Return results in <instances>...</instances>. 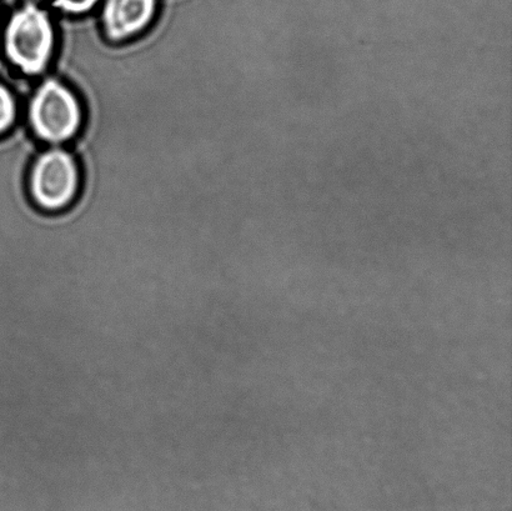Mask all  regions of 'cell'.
Masks as SVG:
<instances>
[{
  "label": "cell",
  "instance_id": "1",
  "mask_svg": "<svg viewBox=\"0 0 512 511\" xmlns=\"http://www.w3.org/2000/svg\"><path fill=\"white\" fill-rule=\"evenodd\" d=\"M54 48L55 30L47 10L34 2L14 10L3 32V52L14 68L38 77L52 62Z\"/></svg>",
  "mask_w": 512,
  "mask_h": 511
},
{
  "label": "cell",
  "instance_id": "2",
  "mask_svg": "<svg viewBox=\"0 0 512 511\" xmlns=\"http://www.w3.org/2000/svg\"><path fill=\"white\" fill-rule=\"evenodd\" d=\"M28 120L39 140L52 145L64 144L82 130V103L67 84L48 78L40 83L29 100Z\"/></svg>",
  "mask_w": 512,
  "mask_h": 511
},
{
  "label": "cell",
  "instance_id": "3",
  "mask_svg": "<svg viewBox=\"0 0 512 511\" xmlns=\"http://www.w3.org/2000/svg\"><path fill=\"white\" fill-rule=\"evenodd\" d=\"M80 185L79 164L67 149L45 150L29 170L30 199L44 213H59L69 208L78 197Z\"/></svg>",
  "mask_w": 512,
  "mask_h": 511
},
{
  "label": "cell",
  "instance_id": "4",
  "mask_svg": "<svg viewBox=\"0 0 512 511\" xmlns=\"http://www.w3.org/2000/svg\"><path fill=\"white\" fill-rule=\"evenodd\" d=\"M158 0H104L102 27L105 38L123 43L143 33L153 23Z\"/></svg>",
  "mask_w": 512,
  "mask_h": 511
},
{
  "label": "cell",
  "instance_id": "5",
  "mask_svg": "<svg viewBox=\"0 0 512 511\" xmlns=\"http://www.w3.org/2000/svg\"><path fill=\"white\" fill-rule=\"evenodd\" d=\"M18 118V103L12 89L0 80V138L13 129Z\"/></svg>",
  "mask_w": 512,
  "mask_h": 511
},
{
  "label": "cell",
  "instance_id": "6",
  "mask_svg": "<svg viewBox=\"0 0 512 511\" xmlns=\"http://www.w3.org/2000/svg\"><path fill=\"white\" fill-rule=\"evenodd\" d=\"M100 0H53L52 5L59 12L68 15H84L97 7Z\"/></svg>",
  "mask_w": 512,
  "mask_h": 511
},
{
  "label": "cell",
  "instance_id": "7",
  "mask_svg": "<svg viewBox=\"0 0 512 511\" xmlns=\"http://www.w3.org/2000/svg\"><path fill=\"white\" fill-rule=\"evenodd\" d=\"M0 28H2V8H0Z\"/></svg>",
  "mask_w": 512,
  "mask_h": 511
}]
</instances>
